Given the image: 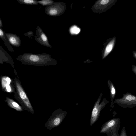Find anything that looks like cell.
Returning <instances> with one entry per match:
<instances>
[{
  "mask_svg": "<svg viewBox=\"0 0 136 136\" xmlns=\"http://www.w3.org/2000/svg\"><path fill=\"white\" fill-rule=\"evenodd\" d=\"M120 124L119 118H115L108 120L102 126L100 133L108 136L119 135L118 133Z\"/></svg>",
  "mask_w": 136,
  "mask_h": 136,
  "instance_id": "obj_1",
  "label": "cell"
},
{
  "mask_svg": "<svg viewBox=\"0 0 136 136\" xmlns=\"http://www.w3.org/2000/svg\"><path fill=\"white\" fill-rule=\"evenodd\" d=\"M66 114L65 111H58L53 113L45 124V126L49 130L57 127L64 119Z\"/></svg>",
  "mask_w": 136,
  "mask_h": 136,
  "instance_id": "obj_2",
  "label": "cell"
},
{
  "mask_svg": "<svg viewBox=\"0 0 136 136\" xmlns=\"http://www.w3.org/2000/svg\"><path fill=\"white\" fill-rule=\"evenodd\" d=\"M19 58L22 60H26L34 62L52 59L50 55L45 53L38 54L25 53L19 56Z\"/></svg>",
  "mask_w": 136,
  "mask_h": 136,
  "instance_id": "obj_3",
  "label": "cell"
},
{
  "mask_svg": "<svg viewBox=\"0 0 136 136\" xmlns=\"http://www.w3.org/2000/svg\"><path fill=\"white\" fill-rule=\"evenodd\" d=\"M63 4L60 2H55L53 5L46 6L44 11L46 14L50 16L56 17L62 14L64 10Z\"/></svg>",
  "mask_w": 136,
  "mask_h": 136,
  "instance_id": "obj_4",
  "label": "cell"
},
{
  "mask_svg": "<svg viewBox=\"0 0 136 136\" xmlns=\"http://www.w3.org/2000/svg\"><path fill=\"white\" fill-rule=\"evenodd\" d=\"M35 38L36 41L42 46L49 48H52L49 44L47 36L42 28L39 26L36 28Z\"/></svg>",
  "mask_w": 136,
  "mask_h": 136,
  "instance_id": "obj_5",
  "label": "cell"
},
{
  "mask_svg": "<svg viewBox=\"0 0 136 136\" xmlns=\"http://www.w3.org/2000/svg\"><path fill=\"white\" fill-rule=\"evenodd\" d=\"M100 99L95 104L93 110L90 120V125L92 126L98 119L100 112L104 105L102 103L99 104Z\"/></svg>",
  "mask_w": 136,
  "mask_h": 136,
  "instance_id": "obj_6",
  "label": "cell"
},
{
  "mask_svg": "<svg viewBox=\"0 0 136 136\" xmlns=\"http://www.w3.org/2000/svg\"><path fill=\"white\" fill-rule=\"evenodd\" d=\"M4 33L11 44L15 47H20L21 41L19 36L15 34L7 33L5 32Z\"/></svg>",
  "mask_w": 136,
  "mask_h": 136,
  "instance_id": "obj_7",
  "label": "cell"
},
{
  "mask_svg": "<svg viewBox=\"0 0 136 136\" xmlns=\"http://www.w3.org/2000/svg\"><path fill=\"white\" fill-rule=\"evenodd\" d=\"M117 1V0H102L97 2L96 5H99V8H102V10L106 11L111 8Z\"/></svg>",
  "mask_w": 136,
  "mask_h": 136,
  "instance_id": "obj_8",
  "label": "cell"
},
{
  "mask_svg": "<svg viewBox=\"0 0 136 136\" xmlns=\"http://www.w3.org/2000/svg\"><path fill=\"white\" fill-rule=\"evenodd\" d=\"M17 84L18 89L20 92V97L24 102L26 106L29 110L31 112L34 114V112L30 102H29L28 98H27L26 94L23 91V90L20 87V86L18 84Z\"/></svg>",
  "mask_w": 136,
  "mask_h": 136,
  "instance_id": "obj_9",
  "label": "cell"
},
{
  "mask_svg": "<svg viewBox=\"0 0 136 136\" xmlns=\"http://www.w3.org/2000/svg\"><path fill=\"white\" fill-rule=\"evenodd\" d=\"M116 37H114L110 41L107 45L104 51L103 58L106 57L112 51L115 44Z\"/></svg>",
  "mask_w": 136,
  "mask_h": 136,
  "instance_id": "obj_10",
  "label": "cell"
},
{
  "mask_svg": "<svg viewBox=\"0 0 136 136\" xmlns=\"http://www.w3.org/2000/svg\"><path fill=\"white\" fill-rule=\"evenodd\" d=\"M2 29L0 28V37L3 40L5 46L7 48L8 50L10 52L14 51L15 50L11 46L8 40Z\"/></svg>",
  "mask_w": 136,
  "mask_h": 136,
  "instance_id": "obj_11",
  "label": "cell"
},
{
  "mask_svg": "<svg viewBox=\"0 0 136 136\" xmlns=\"http://www.w3.org/2000/svg\"><path fill=\"white\" fill-rule=\"evenodd\" d=\"M19 3L29 5H37L39 4L36 0H17Z\"/></svg>",
  "mask_w": 136,
  "mask_h": 136,
  "instance_id": "obj_12",
  "label": "cell"
},
{
  "mask_svg": "<svg viewBox=\"0 0 136 136\" xmlns=\"http://www.w3.org/2000/svg\"><path fill=\"white\" fill-rule=\"evenodd\" d=\"M38 3L43 6H48L53 5L55 3L52 0H43V1H37Z\"/></svg>",
  "mask_w": 136,
  "mask_h": 136,
  "instance_id": "obj_13",
  "label": "cell"
},
{
  "mask_svg": "<svg viewBox=\"0 0 136 136\" xmlns=\"http://www.w3.org/2000/svg\"><path fill=\"white\" fill-rule=\"evenodd\" d=\"M70 31L72 34H77L79 33L80 30L78 27L74 26L71 27Z\"/></svg>",
  "mask_w": 136,
  "mask_h": 136,
  "instance_id": "obj_14",
  "label": "cell"
},
{
  "mask_svg": "<svg viewBox=\"0 0 136 136\" xmlns=\"http://www.w3.org/2000/svg\"><path fill=\"white\" fill-rule=\"evenodd\" d=\"M34 33L33 31H29L25 33L24 34V36L28 37H33L34 35Z\"/></svg>",
  "mask_w": 136,
  "mask_h": 136,
  "instance_id": "obj_15",
  "label": "cell"
},
{
  "mask_svg": "<svg viewBox=\"0 0 136 136\" xmlns=\"http://www.w3.org/2000/svg\"><path fill=\"white\" fill-rule=\"evenodd\" d=\"M119 136H127V135L125 127H123L121 130Z\"/></svg>",
  "mask_w": 136,
  "mask_h": 136,
  "instance_id": "obj_16",
  "label": "cell"
},
{
  "mask_svg": "<svg viewBox=\"0 0 136 136\" xmlns=\"http://www.w3.org/2000/svg\"><path fill=\"white\" fill-rule=\"evenodd\" d=\"M126 99L127 100L131 101L134 100L135 99V97H134L131 96V95H128L126 97Z\"/></svg>",
  "mask_w": 136,
  "mask_h": 136,
  "instance_id": "obj_17",
  "label": "cell"
},
{
  "mask_svg": "<svg viewBox=\"0 0 136 136\" xmlns=\"http://www.w3.org/2000/svg\"><path fill=\"white\" fill-rule=\"evenodd\" d=\"M111 93L112 95H114L115 93V89L113 86H112L111 87Z\"/></svg>",
  "mask_w": 136,
  "mask_h": 136,
  "instance_id": "obj_18",
  "label": "cell"
},
{
  "mask_svg": "<svg viewBox=\"0 0 136 136\" xmlns=\"http://www.w3.org/2000/svg\"><path fill=\"white\" fill-rule=\"evenodd\" d=\"M6 88L7 91L8 92H10L11 91V88L10 85H7L6 86Z\"/></svg>",
  "mask_w": 136,
  "mask_h": 136,
  "instance_id": "obj_19",
  "label": "cell"
},
{
  "mask_svg": "<svg viewBox=\"0 0 136 136\" xmlns=\"http://www.w3.org/2000/svg\"><path fill=\"white\" fill-rule=\"evenodd\" d=\"M7 81V85H10V83H11V80L10 78H7L6 79Z\"/></svg>",
  "mask_w": 136,
  "mask_h": 136,
  "instance_id": "obj_20",
  "label": "cell"
},
{
  "mask_svg": "<svg viewBox=\"0 0 136 136\" xmlns=\"http://www.w3.org/2000/svg\"><path fill=\"white\" fill-rule=\"evenodd\" d=\"M3 27V24L2 20L1 18H0V28H2Z\"/></svg>",
  "mask_w": 136,
  "mask_h": 136,
  "instance_id": "obj_21",
  "label": "cell"
},
{
  "mask_svg": "<svg viewBox=\"0 0 136 136\" xmlns=\"http://www.w3.org/2000/svg\"><path fill=\"white\" fill-rule=\"evenodd\" d=\"M133 54L134 56L136 58V52L134 51H133Z\"/></svg>",
  "mask_w": 136,
  "mask_h": 136,
  "instance_id": "obj_22",
  "label": "cell"
},
{
  "mask_svg": "<svg viewBox=\"0 0 136 136\" xmlns=\"http://www.w3.org/2000/svg\"><path fill=\"white\" fill-rule=\"evenodd\" d=\"M119 136V135H117V136Z\"/></svg>",
  "mask_w": 136,
  "mask_h": 136,
  "instance_id": "obj_23",
  "label": "cell"
}]
</instances>
